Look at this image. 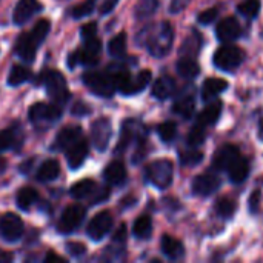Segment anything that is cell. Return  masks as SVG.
<instances>
[{
	"mask_svg": "<svg viewBox=\"0 0 263 263\" xmlns=\"http://www.w3.org/2000/svg\"><path fill=\"white\" fill-rule=\"evenodd\" d=\"M96 8V0H86L83 2L82 5H79L77 8H74L72 11V17L74 18H82V17H86L89 15Z\"/></svg>",
	"mask_w": 263,
	"mask_h": 263,
	"instance_id": "cell-44",
	"label": "cell"
},
{
	"mask_svg": "<svg viewBox=\"0 0 263 263\" xmlns=\"http://www.w3.org/2000/svg\"><path fill=\"white\" fill-rule=\"evenodd\" d=\"M222 109H223V105H222L220 100H216V99H214V100H210V103H208V105L203 108V111L197 116V122H196V123H199V125H202V126H205V128L214 125V123L220 119Z\"/></svg>",
	"mask_w": 263,
	"mask_h": 263,
	"instance_id": "cell-17",
	"label": "cell"
},
{
	"mask_svg": "<svg viewBox=\"0 0 263 263\" xmlns=\"http://www.w3.org/2000/svg\"><path fill=\"white\" fill-rule=\"evenodd\" d=\"M9 260H12V256L9 253L0 251V262H9Z\"/></svg>",
	"mask_w": 263,
	"mask_h": 263,
	"instance_id": "cell-54",
	"label": "cell"
},
{
	"mask_svg": "<svg viewBox=\"0 0 263 263\" xmlns=\"http://www.w3.org/2000/svg\"><path fill=\"white\" fill-rule=\"evenodd\" d=\"M71 111H72V114H74V116H79V117L91 112V109H89L86 105H83V103H76V105L72 106V109H71Z\"/></svg>",
	"mask_w": 263,
	"mask_h": 263,
	"instance_id": "cell-51",
	"label": "cell"
},
{
	"mask_svg": "<svg viewBox=\"0 0 263 263\" xmlns=\"http://www.w3.org/2000/svg\"><path fill=\"white\" fill-rule=\"evenodd\" d=\"M49 28H51V25H49V22L45 20V18L39 20V22L34 25V28H32V31H31V35L35 39V42H37L39 45H42V42L46 39V35H48V32H49Z\"/></svg>",
	"mask_w": 263,
	"mask_h": 263,
	"instance_id": "cell-43",
	"label": "cell"
},
{
	"mask_svg": "<svg viewBox=\"0 0 263 263\" xmlns=\"http://www.w3.org/2000/svg\"><path fill=\"white\" fill-rule=\"evenodd\" d=\"M40 9L42 6L37 0H18L12 12V20L15 25H25Z\"/></svg>",
	"mask_w": 263,
	"mask_h": 263,
	"instance_id": "cell-14",
	"label": "cell"
},
{
	"mask_svg": "<svg viewBox=\"0 0 263 263\" xmlns=\"http://www.w3.org/2000/svg\"><path fill=\"white\" fill-rule=\"evenodd\" d=\"M217 15H219V11L216 8H210V9H206V11H203V12L199 14V23L210 25V23L216 22Z\"/></svg>",
	"mask_w": 263,
	"mask_h": 263,
	"instance_id": "cell-45",
	"label": "cell"
},
{
	"mask_svg": "<svg viewBox=\"0 0 263 263\" xmlns=\"http://www.w3.org/2000/svg\"><path fill=\"white\" fill-rule=\"evenodd\" d=\"M157 134H159V137H160L165 143L173 142V140L176 139V136H177V125H176V122L168 120V122L160 123L159 128H157Z\"/></svg>",
	"mask_w": 263,
	"mask_h": 263,
	"instance_id": "cell-40",
	"label": "cell"
},
{
	"mask_svg": "<svg viewBox=\"0 0 263 263\" xmlns=\"http://www.w3.org/2000/svg\"><path fill=\"white\" fill-rule=\"evenodd\" d=\"M62 117V109L54 103H35L29 108V120L35 126H45L57 122Z\"/></svg>",
	"mask_w": 263,
	"mask_h": 263,
	"instance_id": "cell-7",
	"label": "cell"
},
{
	"mask_svg": "<svg viewBox=\"0 0 263 263\" xmlns=\"http://www.w3.org/2000/svg\"><path fill=\"white\" fill-rule=\"evenodd\" d=\"M117 3H119V0H105V2L100 5V14H102V15L109 14V12L116 8Z\"/></svg>",
	"mask_w": 263,
	"mask_h": 263,
	"instance_id": "cell-50",
	"label": "cell"
},
{
	"mask_svg": "<svg viewBox=\"0 0 263 263\" xmlns=\"http://www.w3.org/2000/svg\"><path fill=\"white\" fill-rule=\"evenodd\" d=\"M177 72H179L180 77L191 80V79H196L200 74V66L194 60V57H182L177 62Z\"/></svg>",
	"mask_w": 263,
	"mask_h": 263,
	"instance_id": "cell-27",
	"label": "cell"
},
{
	"mask_svg": "<svg viewBox=\"0 0 263 263\" xmlns=\"http://www.w3.org/2000/svg\"><path fill=\"white\" fill-rule=\"evenodd\" d=\"M203 160V153L197 148H191L188 151L180 153V163L183 166H197Z\"/></svg>",
	"mask_w": 263,
	"mask_h": 263,
	"instance_id": "cell-41",
	"label": "cell"
},
{
	"mask_svg": "<svg viewBox=\"0 0 263 263\" xmlns=\"http://www.w3.org/2000/svg\"><path fill=\"white\" fill-rule=\"evenodd\" d=\"M125 237H126V227H125V223H123V225H120L119 231L116 233L114 240H116V242H125Z\"/></svg>",
	"mask_w": 263,
	"mask_h": 263,
	"instance_id": "cell-52",
	"label": "cell"
},
{
	"mask_svg": "<svg viewBox=\"0 0 263 263\" xmlns=\"http://www.w3.org/2000/svg\"><path fill=\"white\" fill-rule=\"evenodd\" d=\"M66 250H68V253L69 254H72L74 257H80V256H83L85 253H86V248H85V245H82V243H79V242H69L68 245H66Z\"/></svg>",
	"mask_w": 263,
	"mask_h": 263,
	"instance_id": "cell-47",
	"label": "cell"
},
{
	"mask_svg": "<svg viewBox=\"0 0 263 263\" xmlns=\"http://www.w3.org/2000/svg\"><path fill=\"white\" fill-rule=\"evenodd\" d=\"M45 262H57V263H63L65 262V259L63 257H60V256H57V254H54V253H49L48 256H46V259H45Z\"/></svg>",
	"mask_w": 263,
	"mask_h": 263,
	"instance_id": "cell-53",
	"label": "cell"
},
{
	"mask_svg": "<svg viewBox=\"0 0 263 263\" xmlns=\"http://www.w3.org/2000/svg\"><path fill=\"white\" fill-rule=\"evenodd\" d=\"M96 34H97V23L96 22H89V23L82 26V37H83V40L92 39V37H96Z\"/></svg>",
	"mask_w": 263,
	"mask_h": 263,
	"instance_id": "cell-46",
	"label": "cell"
},
{
	"mask_svg": "<svg viewBox=\"0 0 263 263\" xmlns=\"http://www.w3.org/2000/svg\"><path fill=\"white\" fill-rule=\"evenodd\" d=\"M85 214H86V211H85V208H83L82 205H79V203L69 205V206L63 211V214H62V217H60L59 231L63 233V234H71V233H74V231L82 225V222H83V219H85Z\"/></svg>",
	"mask_w": 263,
	"mask_h": 263,
	"instance_id": "cell-9",
	"label": "cell"
},
{
	"mask_svg": "<svg viewBox=\"0 0 263 263\" xmlns=\"http://www.w3.org/2000/svg\"><path fill=\"white\" fill-rule=\"evenodd\" d=\"M60 174V165L57 160H45L39 171H37V180L40 182H51L55 180Z\"/></svg>",
	"mask_w": 263,
	"mask_h": 263,
	"instance_id": "cell-30",
	"label": "cell"
},
{
	"mask_svg": "<svg viewBox=\"0 0 263 263\" xmlns=\"http://www.w3.org/2000/svg\"><path fill=\"white\" fill-rule=\"evenodd\" d=\"M259 137L263 140V119L260 120V123H259Z\"/></svg>",
	"mask_w": 263,
	"mask_h": 263,
	"instance_id": "cell-55",
	"label": "cell"
},
{
	"mask_svg": "<svg viewBox=\"0 0 263 263\" xmlns=\"http://www.w3.org/2000/svg\"><path fill=\"white\" fill-rule=\"evenodd\" d=\"M159 0H139L134 9V15L139 20H145L151 15H154V12L159 9Z\"/></svg>",
	"mask_w": 263,
	"mask_h": 263,
	"instance_id": "cell-34",
	"label": "cell"
},
{
	"mask_svg": "<svg viewBox=\"0 0 263 263\" xmlns=\"http://www.w3.org/2000/svg\"><path fill=\"white\" fill-rule=\"evenodd\" d=\"M194 109H196V103H194V99L191 96L180 97L173 105V111L183 119H191L194 114Z\"/></svg>",
	"mask_w": 263,
	"mask_h": 263,
	"instance_id": "cell-31",
	"label": "cell"
},
{
	"mask_svg": "<svg viewBox=\"0 0 263 263\" xmlns=\"http://www.w3.org/2000/svg\"><path fill=\"white\" fill-rule=\"evenodd\" d=\"M133 233L137 239H149L153 234V220L149 216H140L133 227Z\"/></svg>",
	"mask_w": 263,
	"mask_h": 263,
	"instance_id": "cell-32",
	"label": "cell"
},
{
	"mask_svg": "<svg viewBox=\"0 0 263 263\" xmlns=\"http://www.w3.org/2000/svg\"><path fill=\"white\" fill-rule=\"evenodd\" d=\"M25 227L18 216L12 213H6L0 217V239L5 242H18L23 236Z\"/></svg>",
	"mask_w": 263,
	"mask_h": 263,
	"instance_id": "cell-8",
	"label": "cell"
},
{
	"mask_svg": "<svg viewBox=\"0 0 263 263\" xmlns=\"http://www.w3.org/2000/svg\"><path fill=\"white\" fill-rule=\"evenodd\" d=\"M111 122L106 117H100L97 119L92 126H91V137H92V143L99 151H105L108 148V143L111 140Z\"/></svg>",
	"mask_w": 263,
	"mask_h": 263,
	"instance_id": "cell-11",
	"label": "cell"
},
{
	"mask_svg": "<svg viewBox=\"0 0 263 263\" xmlns=\"http://www.w3.org/2000/svg\"><path fill=\"white\" fill-rule=\"evenodd\" d=\"M162 253L170 259V260H179L185 256V247L180 240L171 237V236H163L162 242Z\"/></svg>",
	"mask_w": 263,
	"mask_h": 263,
	"instance_id": "cell-23",
	"label": "cell"
},
{
	"mask_svg": "<svg viewBox=\"0 0 263 263\" xmlns=\"http://www.w3.org/2000/svg\"><path fill=\"white\" fill-rule=\"evenodd\" d=\"M22 142V133L15 126H9L0 133V153L17 148Z\"/></svg>",
	"mask_w": 263,
	"mask_h": 263,
	"instance_id": "cell-26",
	"label": "cell"
},
{
	"mask_svg": "<svg viewBox=\"0 0 263 263\" xmlns=\"http://www.w3.org/2000/svg\"><path fill=\"white\" fill-rule=\"evenodd\" d=\"M79 139H82V129L79 126H68L63 128L57 137H55V143H54V149H68L71 145H74Z\"/></svg>",
	"mask_w": 263,
	"mask_h": 263,
	"instance_id": "cell-21",
	"label": "cell"
},
{
	"mask_svg": "<svg viewBox=\"0 0 263 263\" xmlns=\"http://www.w3.org/2000/svg\"><path fill=\"white\" fill-rule=\"evenodd\" d=\"M112 216L109 211H102L99 213L97 216L92 217V220L88 223V228H86V234L91 240L94 242H99L102 240L112 228Z\"/></svg>",
	"mask_w": 263,
	"mask_h": 263,
	"instance_id": "cell-10",
	"label": "cell"
},
{
	"mask_svg": "<svg viewBox=\"0 0 263 263\" xmlns=\"http://www.w3.org/2000/svg\"><path fill=\"white\" fill-rule=\"evenodd\" d=\"M243 59H245V52L239 46L227 43L214 52L213 62L222 71H234L237 66H240Z\"/></svg>",
	"mask_w": 263,
	"mask_h": 263,
	"instance_id": "cell-5",
	"label": "cell"
},
{
	"mask_svg": "<svg viewBox=\"0 0 263 263\" xmlns=\"http://www.w3.org/2000/svg\"><path fill=\"white\" fill-rule=\"evenodd\" d=\"M239 154H240V151H239L237 146H234V145H225V146H222L216 153V156L213 159V166L217 171H227L230 168V165L233 163V160Z\"/></svg>",
	"mask_w": 263,
	"mask_h": 263,
	"instance_id": "cell-18",
	"label": "cell"
},
{
	"mask_svg": "<svg viewBox=\"0 0 263 263\" xmlns=\"http://www.w3.org/2000/svg\"><path fill=\"white\" fill-rule=\"evenodd\" d=\"M237 12L247 18H256L260 12V0H245L237 6Z\"/></svg>",
	"mask_w": 263,
	"mask_h": 263,
	"instance_id": "cell-39",
	"label": "cell"
},
{
	"mask_svg": "<svg viewBox=\"0 0 263 263\" xmlns=\"http://www.w3.org/2000/svg\"><path fill=\"white\" fill-rule=\"evenodd\" d=\"M174 40V31L170 22H162L154 29H151L149 35H146V48L151 52V55L160 59L165 57L171 48Z\"/></svg>",
	"mask_w": 263,
	"mask_h": 263,
	"instance_id": "cell-1",
	"label": "cell"
},
{
	"mask_svg": "<svg viewBox=\"0 0 263 263\" xmlns=\"http://www.w3.org/2000/svg\"><path fill=\"white\" fill-rule=\"evenodd\" d=\"M151 77H153L151 71H148V69L140 71V72L136 76V79L131 77V82L128 83V86H126V89L123 91V94L131 96V94H137V92L143 91V89L148 86V83L151 82Z\"/></svg>",
	"mask_w": 263,
	"mask_h": 263,
	"instance_id": "cell-28",
	"label": "cell"
},
{
	"mask_svg": "<svg viewBox=\"0 0 263 263\" xmlns=\"http://www.w3.org/2000/svg\"><path fill=\"white\" fill-rule=\"evenodd\" d=\"M191 0H171V5H170V11L173 14H179L182 12L188 5H190Z\"/></svg>",
	"mask_w": 263,
	"mask_h": 263,
	"instance_id": "cell-48",
	"label": "cell"
},
{
	"mask_svg": "<svg viewBox=\"0 0 263 263\" xmlns=\"http://www.w3.org/2000/svg\"><path fill=\"white\" fill-rule=\"evenodd\" d=\"M240 32H242L240 25L234 17H227V18L220 20L219 25H217V29H216L217 39L220 42H223V43L234 42L240 35Z\"/></svg>",
	"mask_w": 263,
	"mask_h": 263,
	"instance_id": "cell-13",
	"label": "cell"
},
{
	"mask_svg": "<svg viewBox=\"0 0 263 263\" xmlns=\"http://www.w3.org/2000/svg\"><path fill=\"white\" fill-rule=\"evenodd\" d=\"M217 213L220 217L223 219H231L236 213V202L228 199V197H222L219 202H217V206H216Z\"/></svg>",
	"mask_w": 263,
	"mask_h": 263,
	"instance_id": "cell-42",
	"label": "cell"
},
{
	"mask_svg": "<svg viewBox=\"0 0 263 263\" xmlns=\"http://www.w3.org/2000/svg\"><path fill=\"white\" fill-rule=\"evenodd\" d=\"M97 191V183L91 179H85V180H80L77 183H74L71 186V196L77 200H82V199H86L89 196H92L94 193Z\"/></svg>",
	"mask_w": 263,
	"mask_h": 263,
	"instance_id": "cell-29",
	"label": "cell"
},
{
	"mask_svg": "<svg viewBox=\"0 0 263 263\" xmlns=\"http://www.w3.org/2000/svg\"><path fill=\"white\" fill-rule=\"evenodd\" d=\"M40 82L43 83L48 96L57 103V105H65L71 94H69V89H68V85H66V80L65 77L55 71V69H49V71H45L42 76H40Z\"/></svg>",
	"mask_w": 263,
	"mask_h": 263,
	"instance_id": "cell-2",
	"label": "cell"
},
{
	"mask_svg": "<svg viewBox=\"0 0 263 263\" xmlns=\"http://www.w3.org/2000/svg\"><path fill=\"white\" fill-rule=\"evenodd\" d=\"M108 51L114 57H123L125 52H126V34L125 32H120L116 37H112L109 40Z\"/></svg>",
	"mask_w": 263,
	"mask_h": 263,
	"instance_id": "cell-37",
	"label": "cell"
},
{
	"mask_svg": "<svg viewBox=\"0 0 263 263\" xmlns=\"http://www.w3.org/2000/svg\"><path fill=\"white\" fill-rule=\"evenodd\" d=\"M174 91H176V82H174V79H171L168 76L159 77L153 85V96L159 100L170 99L174 94Z\"/></svg>",
	"mask_w": 263,
	"mask_h": 263,
	"instance_id": "cell-25",
	"label": "cell"
},
{
	"mask_svg": "<svg viewBox=\"0 0 263 263\" xmlns=\"http://www.w3.org/2000/svg\"><path fill=\"white\" fill-rule=\"evenodd\" d=\"M39 43L35 42V39L31 35V32H25L22 34L18 39H17V43H15V52L17 55L25 60V62H32L34 57H35V52L39 49Z\"/></svg>",
	"mask_w": 263,
	"mask_h": 263,
	"instance_id": "cell-15",
	"label": "cell"
},
{
	"mask_svg": "<svg viewBox=\"0 0 263 263\" xmlns=\"http://www.w3.org/2000/svg\"><path fill=\"white\" fill-rule=\"evenodd\" d=\"M83 83L97 96L100 97H111L116 91V85L111 79V76L106 72L99 71H89L83 76Z\"/></svg>",
	"mask_w": 263,
	"mask_h": 263,
	"instance_id": "cell-6",
	"label": "cell"
},
{
	"mask_svg": "<svg viewBox=\"0 0 263 263\" xmlns=\"http://www.w3.org/2000/svg\"><path fill=\"white\" fill-rule=\"evenodd\" d=\"M227 173H228L230 180L233 183H243L250 176V162H248V159H245L242 154H239L233 160V163L230 165Z\"/></svg>",
	"mask_w": 263,
	"mask_h": 263,
	"instance_id": "cell-19",
	"label": "cell"
},
{
	"mask_svg": "<svg viewBox=\"0 0 263 263\" xmlns=\"http://www.w3.org/2000/svg\"><path fill=\"white\" fill-rule=\"evenodd\" d=\"M174 166L170 160L160 159L146 166V179L159 190H166L173 183Z\"/></svg>",
	"mask_w": 263,
	"mask_h": 263,
	"instance_id": "cell-3",
	"label": "cell"
},
{
	"mask_svg": "<svg viewBox=\"0 0 263 263\" xmlns=\"http://www.w3.org/2000/svg\"><path fill=\"white\" fill-rule=\"evenodd\" d=\"M105 180L112 186L123 185L126 182V168H125L123 162H120V160L111 162L105 168Z\"/></svg>",
	"mask_w": 263,
	"mask_h": 263,
	"instance_id": "cell-22",
	"label": "cell"
},
{
	"mask_svg": "<svg viewBox=\"0 0 263 263\" xmlns=\"http://www.w3.org/2000/svg\"><path fill=\"white\" fill-rule=\"evenodd\" d=\"M88 157V145L83 139H79L74 145L66 149V160L71 170H77L83 165Z\"/></svg>",
	"mask_w": 263,
	"mask_h": 263,
	"instance_id": "cell-16",
	"label": "cell"
},
{
	"mask_svg": "<svg viewBox=\"0 0 263 263\" xmlns=\"http://www.w3.org/2000/svg\"><path fill=\"white\" fill-rule=\"evenodd\" d=\"M222 185V180L217 174L214 173H205L197 176L193 180V193L200 197H206L214 194Z\"/></svg>",
	"mask_w": 263,
	"mask_h": 263,
	"instance_id": "cell-12",
	"label": "cell"
},
{
	"mask_svg": "<svg viewBox=\"0 0 263 263\" xmlns=\"http://www.w3.org/2000/svg\"><path fill=\"white\" fill-rule=\"evenodd\" d=\"M100 51H102V42L97 37L85 40V46L76 52H72L68 59L69 68H74L77 63H83L86 66H94L99 63L100 59Z\"/></svg>",
	"mask_w": 263,
	"mask_h": 263,
	"instance_id": "cell-4",
	"label": "cell"
},
{
	"mask_svg": "<svg viewBox=\"0 0 263 263\" xmlns=\"http://www.w3.org/2000/svg\"><path fill=\"white\" fill-rule=\"evenodd\" d=\"M31 79V69L23 65H14L12 69L9 71L8 76V85L11 86H18Z\"/></svg>",
	"mask_w": 263,
	"mask_h": 263,
	"instance_id": "cell-33",
	"label": "cell"
},
{
	"mask_svg": "<svg viewBox=\"0 0 263 263\" xmlns=\"http://www.w3.org/2000/svg\"><path fill=\"white\" fill-rule=\"evenodd\" d=\"M3 170H5V160L0 157V171H3Z\"/></svg>",
	"mask_w": 263,
	"mask_h": 263,
	"instance_id": "cell-56",
	"label": "cell"
},
{
	"mask_svg": "<svg viewBox=\"0 0 263 263\" xmlns=\"http://www.w3.org/2000/svg\"><path fill=\"white\" fill-rule=\"evenodd\" d=\"M202 46V39L199 35V32H193V35H190L185 43L182 45V57H196V54H199Z\"/></svg>",
	"mask_w": 263,
	"mask_h": 263,
	"instance_id": "cell-36",
	"label": "cell"
},
{
	"mask_svg": "<svg viewBox=\"0 0 263 263\" xmlns=\"http://www.w3.org/2000/svg\"><path fill=\"white\" fill-rule=\"evenodd\" d=\"M259 202H260V191H254L250 196V211L256 214L259 211Z\"/></svg>",
	"mask_w": 263,
	"mask_h": 263,
	"instance_id": "cell-49",
	"label": "cell"
},
{
	"mask_svg": "<svg viewBox=\"0 0 263 263\" xmlns=\"http://www.w3.org/2000/svg\"><path fill=\"white\" fill-rule=\"evenodd\" d=\"M205 139H206V128L202 126V125H199V123H196V125L191 128V131L188 133L186 143H188L191 148H199V146L205 142Z\"/></svg>",
	"mask_w": 263,
	"mask_h": 263,
	"instance_id": "cell-38",
	"label": "cell"
},
{
	"mask_svg": "<svg viewBox=\"0 0 263 263\" xmlns=\"http://www.w3.org/2000/svg\"><path fill=\"white\" fill-rule=\"evenodd\" d=\"M39 199V194L35 190L26 186V188H22L17 194V206L23 211H28Z\"/></svg>",
	"mask_w": 263,
	"mask_h": 263,
	"instance_id": "cell-35",
	"label": "cell"
},
{
	"mask_svg": "<svg viewBox=\"0 0 263 263\" xmlns=\"http://www.w3.org/2000/svg\"><path fill=\"white\" fill-rule=\"evenodd\" d=\"M143 126L136 122V120H128L122 125V136H120V142L117 145V151H122V149H126L128 145L139 137V134H142V129Z\"/></svg>",
	"mask_w": 263,
	"mask_h": 263,
	"instance_id": "cell-20",
	"label": "cell"
},
{
	"mask_svg": "<svg viewBox=\"0 0 263 263\" xmlns=\"http://www.w3.org/2000/svg\"><path fill=\"white\" fill-rule=\"evenodd\" d=\"M228 88V82L223 79H217V77H210L205 80L203 88H202V99L205 102L214 100L219 94H222L225 89Z\"/></svg>",
	"mask_w": 263,
	"mask_h": 263,
	"instance_id": "cell-24",
	"label": "cell"
}]
</instances>
